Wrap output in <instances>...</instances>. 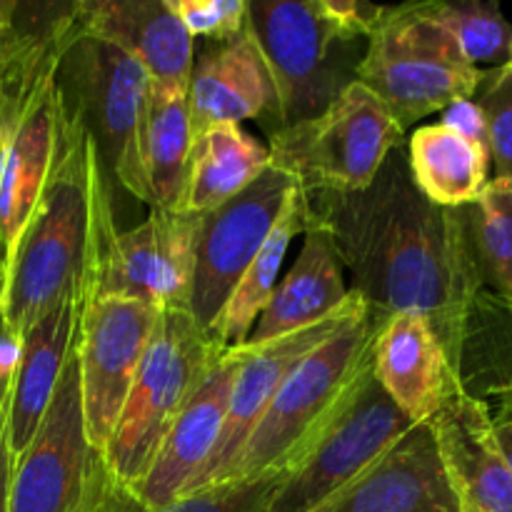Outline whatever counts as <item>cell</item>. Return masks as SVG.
Listing matches in <instances>:
<instances>
[{
  "mask_svg": "<svg viewBox=\"0 0 512 512\" xmlns=\"http://www.w3.org/2000/svg\"><path fill=\"white\" fill-rule=\"evenodd\" d=\"M305 215L333 243L353 288L380 318L418 313L458 370L470 308L483 290L463 210L438 208L408 170L405 148L365 188L303 190Z\"/></svg>",
  "mask_w": 512,
  "mask_h": 512,
  "instance_id": "obj_1",
  "label": "cell"
},
{
  "mask_svg": "<svg viewBox=\"0 0 512 512\" xmlns=\"http://www.w3.org/2000/svg\"><path fill=\"white\" fill-rule=\"evenodd\" d=\"M110 230L113 190L88 133L63 115L53 173L3 263V318L15 338L63 295L80 290L85 298L95 253Z\"/></svg>",
  "mask_w": 512,
  "mask_h": 512,
  "instance_id": "obj_2",
  "label": "cell"
},
{
  "mask_svg": "<svg viewBox=\"0 0 512 512\" xmlns=\"http://www.w3.org/2000/svg\"><path fill=\"white\" fill-rule=\"evenodd\" d=\"M380 315L365 308L343 330L310 350L285 378L273 403L245 440L228 483L285 473L318 430L345 403L360 375L373 363Z\"/></svg>",
  "mask_w": 512,
  "mask_h": 512,
  "instance_id": "obj_3",
  "label": "cell"
},
{
  "mask_svg": "<svg viewBox=\"0 0 512 512\" xmlns=\"http://www.w3.org/2000/svg\"><path fill=\"white\" fill-rule=\"evenodd\" d=\"M225 345L190 310H160L103 463L118 483L133 488L153 463L170 425L215 368Z\"/></svg>",
  "mask_w": 512,
  "mask_h": 512,
  "instance_id": "obj_4",
  "label": "cell"
},
{
  "mask_svg": "<svg viewBox=\"0 0 512 512\" xmlns=\"http://www.w3.org/2000/svg\"><path fill=\"white\" fill-rule=\"evenodd\" d=\"M60 108L88 133L108 188L143 203L138 135L150 75L120 45L83 28L70 38L55 68Z\"/></svg>",
  "mask_w": 512,
  "mask_h": 512,
  "instance_id": "obj_5",
  "label": "cell"
},
{
  "mask_svg": "<svg viewBox=\"0 0 512 512\" xmlns=\"http://www.w3.org/2000/svg\"><path fill=\"white\" fill-rule=\"evenodd\" d=\"M248 28L278 100V128L315 118L358 80L368 40L340 28L323 0L248 3Z\"/></svg>",
  "mask_w": 512,
  "mask_h": 512,
  "instance_id": "obj_6",
  "label": "cell"
},
{
  "mask_svg": "<svg viewBox=\"0 0 512 512\" xmlns=\"http://www.w3.org/2000/svg\"><path fill=\"white\" fill-rule=\"evenodd\" d=\"M483 80L485 70L463 58L455 40L425 15L423 3L383 5L358 68V83L383 100L403 130L470 100Z\"/></svg>",
  "mask_w": 512,
  "mask_h": 512,
  "instance_id": "obj_7",
  "label": "cell"
},
{
  "mask_svg": "<svg viewBox=\"0 0 512 512\" xmlns=\"http://www.w3.org/2000/svg\"><path fill=\"white\" fill-rule=\"evenodd\" d=\"M403 128L383 100L355 80L320 115L275 128L270 160L303 190H360L375 178Z\"/></svg>",
  "mask_w": 512,
  "mask_h": 512,
  "instance_id": "obj_8",
  "label": "cell"
},
{
  "mask_svg": "<svg viewBox=\"0 0 512 512\" xmlns=\"http://www.w3.org/2000/svg\"><path fill=\"white\" fill-rule=\"evenodd\" d=\"M410 428L413 423L385 395L370 363L345 403L285 470L268 512H315L383 458Z\"/></svg>",
  "mask_w": 512,
  "mask_h": 512,
  "instance_id": "obj_9",
  "label": "cell"
},
{
  "mask_svg": "<svg viewBox=\"0 0 512 512\" xmlns=\"http://www.w3.org/2000/svg\"><path fill=\"white\" fill-rule=\"evenodd\" d=\"M160 310L115 295H85L75 358L88 443L103 455L133 388Z\"/></svg>",
  "mask_w": 512,
  "mask_h": 512,
  "instance_id": "obj_10",
  "label": "cell"
},
{
  "mask_svg": "<svg viewBox=\"0 0 512 512\" xmlns=\"http://www.w3.org/2000/svg\"><path fill=\"white\" fill-rule=\"evenodd\" d=\"M203 215L153 208L133 230H110L98 245L85 295L140 300L155 310H188Z\"/></svg>",
  "mask_w": 512,
  "mask_h": 512,
  "instance_id": "obj_11",
  "label": "cell"
},
{
  "mask_svg": "<svg viewBox=\"0 0 512 512\" xmlns=\"http://www.w3.org/2000/svg\"><path fill=\"white\" fill-rule=\"evenodd\" d=\"M98 463L100 453L85 435L73 348L38 433L13 460L8 512H85Z\"/></svg>",
  "mask_w": 512,
  "mask_h": 512,
  "instance_id": "obj_12",
  "label": "cell"
},
{
  "mask_svg": "<svg viewBox=\"0 0 512 512\" xmlns=\"http://www.w3.org/2000/svg\"><path fill=\"white\" fill-rule=\"evenodd\" d=\"M298 188L285 170L270 165L248 190L203 215L188 295V310L200 325L210 328Z\"/></svg>",
  "mask_w": 512,
  "mask_h": 512,
  "instance_id": "obj_13",
  "label": "cell"
},
{
  "mask_svg": "<svg viewBox=\"0 0 512 512\" xmlns=\"http://www.w3.org/2000/svg\"><path fill=\"white\" fill-rule=\"evenodd\" d=\"M365 308H368V303L353 290L350 300L338 310V313L330 315L323 323L313 325V328L285 335V338L273 340V343L268 345H258V348H245V345H240V348L230 350V353L238 358V373H235L223 433H220L218 445H215L213 455H210V460L205 463L203 473L193 480V485L188 488L185 498H193V495L203 493V490L218 488V485L228 483V475L230 470H233L235 460H238L240 450H243L245 440L250 438L255 425L260 423V418H263L265 410H268V405L273 403L275 393H278L280 385L285 383L290 370H293L310 350H315L318 345H323L325 340L333 338L338 330H343L345 325Z\"/></svg>",
  "mask_w": 512,
  "mask_h": 512,
  "instance_id": "obj_14",
  "label": "cell"
},
{
  "mask_svg": "<svg viewBox=\"0 0 512 512\" xmlns=\"http://www.w3.org/2000/svg\"><path fill=\"white\" fill-rule=\"evenodd\" d=\"M63 110L58 85L43 80L30 98L0 123V260L5 263L33 215L55 158Z\"/></svg>",
  "mask_w": 512,
  "mask_h": 512,
  "instance_id": "obj_15",
  "label": "cell"
},
{
  "mask_svg": "<svg viewBox=\"0 0 512 512\" xmlns=\"http://www.w3.org/2000/svg\"><path fill=\"white\" fill-rule=\"evenodd\" d=\"M460 512H512V473L495 440L490 408L453 375L428 420Z\"/></svg>",
  "mask_w": 512,
  "mask_h": 512,
  "instance_id": "obj_16",
  "label": "cell"
},
{
  "mask_svg": "<svg viewBox=\"0 0 512 512\" xmlns=\"http://www.w3.org/2000/svg\"><path fill=\"white\" fill-rule=\"evenodd\" d=\"M235 373L238 358L225 350L170 425L143 478L130 488L140 503L153 510H168L185 498L223 433Z\"/></svg>",
  "mask_w": 512,
  "mask_h": 512,
  "instance_id": "obj_17",
  "label": "cell"
},
{
  "mask_svg": "<svg viewBox=\"0 0 512 512\" xmlns=\"http://www.w3.org/2000/svg\"><path fill=\"white\" fill-rule=\"evenodd\" d=\"M315 512H460V505L423 423Z\"/></svg>",
  "mask_w": 512,
  "mask_h": 512,
  "instance_id": "obj_18",
  "label": "cell"
},
{
  "mask_svg": "<svg viewBox=\"0 0 512 512\" xmlns=\"http://www.w3.org/2000/svg\"><path fill=\"white\" fill-rule=\"evenodd\" d=\"M80 305L83 293L73 290L20 335L18 365L5 403V430L13 460L28 448L48 413L55 388L73 355Z\"/></svg>",
  "mask_w": 512,
  "mask_h": 512,
  "instance_id": "obj_19",
  "label": "cell"
},
{
  "mask_svg": "<svg viewBox=\"0 0 512 512\" xmlns=\"http://www.w3.org/2000/svg\"><path fill=\"white\" fill-rule=\"evenodd\" d=\"M188 108L193 133L218 123L240 125L243 120L278 115L273 78L248 20L235 38L203 45L193 60Z\"/></svg>",
  "mask_w": 512,
  "mask_h": 512,
  "instance_id": "obj_20",
  "label": "cell"
},
{
  "mask_svg": "<svg viewBox=\"0 0 512 512\" xmlns=\"http://www.w3.org/2000/svg\"><path fill=\"white\" fill-rule=\"evenodd\" d=\"M373 375L395 408L413 425H423L438 413L455 373L428 320L395 313L375 330Z\"/></svg>",
  "mask_w": 512,
  "mask_h": 512,
  "instance_id": "obj_21",
  "label": "cell"
},
{
  "mask_svg": "<svg viewBox=\"0 0 512 512\" xmlns=\"http://www.w3.org/2000/svg\"><path fill=\"white\" fill-rule=\"evenodd\" d=\"M80 28L120 45L148 70L150 80L188 88L195 40L168 0H83Z\"/></svg>",
  "mask_w": 512,
  "mask_h": 512,
  "instance_id": "obj_22",
  "label": "cell"
},
{
  "mask_svg": "<svg viewBox=\"0 0 512 512\" xmlns=\"http://www.w3.org/2000/svg\"><path fill=\"white\" fill-rule=\"evenodd\" d=\"M298 260L275 288L273 298L250 330L245 348H258L285 335L323 323L350 300L345 270L333 243L320 228L305 225Z\"/></svg>",
  "mask_w": 512,
  "mask_h": 512,
  "instance_id": "obj_23",
  "label": "cell"
},
{
  "mask_svg": "<svg viewBox=\"0 0 512 512\" xmlns=\"http://www.w3.org/2000/svg\"><path fill=\"white\" fill-rule=\"evenodd\" d=\"M193 138L188 88L150 80L138 135L143 203L150 205V210L178 208L185 188V175H188Z\"/></svg>",
  "mask_w": 512,
  "mask_h": 512,
  "instance_id": "obj_24",
  "label": "cell"
},
{
  "mask_svg": "<svg viewBox=\"0 0 512 512\" xmlns=\"http://www.w3.org/2000/svg\"><path fill=\"white\" fill-rule=\"evenodd\" d=\"M273 165L270 150L235 123H218L193 138L180 213L205 215L248 190Z\"/></svg>",
  "mask_w": 512,
  "mask_h": 512,
  "instance_id": "obj_25",
  "label": "cell"
},
{
  "mask_svg": "<svg viewBox=\"0 0 512 512\" xmlns=\"http://www.w3.org/2000/svg\"><path fill=\"white\" fill-rule=\"evenodd\" d=\"M405 155L415 188L438 208H470L490 183L488 148L448 123L415 130Z\"/></svg>",
  "mask_w": 512,
  "mask_h": 512,
  "instance_id": "obj_26",
  "label": "cell"
},
{
  "mask_svg": "<svg viewBox=\"0 0 512 512\" xmlns=\"http://www.w3.org/2000/svg\"><path fill=\"white\" fill-rule=\"evenodd\" d=\"M305 223H308V215H305V193L303 188H298L293 190L288 203L283 205V213H280L273 233L268 235L263 248L258 250L253 263L245 268L243 278L238 280L230 298L225 300L220 313L210 323L208 330L228 350L240 348L248 340L250 330L255 328L260 313H263L265 305L273 298L275 288H278V275L280 268H283L285 255H288L290 240H293L295 233H303Z\"/></svg>",
  "mask_w": 512,
  "mask_h": 512,
  "instance_id": "obj_27",
  "label": "cell"
},
{
  "mask_svg": "<svg viewBox=\"0 0 512 512\" xmlns=\"http://www.w3.org/2000/svg\"><path fill=\"white\" fill-rule=\"evenodd\" d=\"M285 473H268L260 478L225 483L218 488L185 498L168 510H153L135 498L128 485L118 483L105 468L103 455L90 483L85 512H268L275 490L283 483Z\"/></svg>",
  "mask_w": 512,
  "mask_h": 512,
  "instance_id": "obj_28",
  "label": "cell"
},
{
  "mask_svg": "<svg viewBox=\"0 0 512 512\" xmlns=\"http://www.w3.org/2000/svg\"><path fill=\"white\" fill-rule=\"evenodd\" d=\"M465 220L480 283L512 310V180H490Z\"/></svg>",
  "mask_w": 512,
  "mask_h": 512,
  "instance_id": "obj_29",
  "label": "cell"
},
{
  "mask_svg": "<svg viewBox=\"0 0 512 512\" xmlns=\"http://www.w3.org/2000/svg\"><path fill=\"white\" fill-rule=\"evenodd\" d=\"M425 15L438 23L455 45L463 58L473 68L480 63H490L495 68L508 63L512 25L503 10L493 0H458V3H423Z\"/></svg>",
  "mask_w": 512,
  "mask_h": 512,
  "instance_id": "obj_30",
  "label": "cell"
},
{
  "mask_svg": "<svg viewBox=\"0 0 512 512\" xmlns=\"http://www.w3.org/2000/svg\"><path fill=\"white\" fill-rule=\"evenodd\" d=\"M475 95L488 135L495 180H512V70L508 65L485 70V80Z\"/></svg>",
  "mask_w": 512,
  "mask_h": 512,
  "instance_id": "obj_31",
  "label": "cell"
},
{
  "mask_svg": "<svg viewBox=\"0 0 512 512\" xmlns=\"http://www.w3.org/2000/svg\"><path fill=\"white\" fill-rule=\"evenodd\" d=\"M168 3L190 38H203L205 43L235 38L248 20L245 0H168Z\"/></svg>",
  "mask_w": 512,
  "mask_h": 512,
  "instance_id": "obj_32",
  "label": "cell"
},
{
  "mask_svg": "<svg viewBox=\"0 0 512 512\" xmlns=\"http://www.w3.org/2000/svg\"><path fill=\"white\" fill-rule=\"evenodd\" d=\"M493 393L498 395V405H495V410H490V423H493L495 440H498L505 463L512 473V375L505 378Z\"/></svg>",
  "mask_w": 512,
  "mask_h": 512,
  "instance_id": "obj_33",
  "label": "cell"
},
{
  "mask_svg": "<svg viewBox=\"0 0 512 512\" xmlns=\"http://www.w3.org/2000/svg\"><path fill=\"white\" fill-rule=\"evenodd\" d=\"M20 340L8 330L3 318V260H0V405L8 400L10 380H13L15 365H18Z\"/></svg>",
  "mask_w": 512,
  "mask_h": 512,
  "instance_id": "obj_34",
  "label": "cell"
},
{
  "mask_svg": "<svg viewBox=\"0 0 512 512\" xmlns=\"http://www.w3.org/2000/svg\"><path fill=\"white\" fill-rule=\"evenodd\" d=\"M5 403L0 405V512H8L10 470H13V458H10L8 448V430H5Z\"/></svg>",
  "mask_w": 512,
  "mask_h": 512,
  "instance_id": "obj_35",
  "label": "cell"
},
{
  "mask_svg": "<svg viewBox=\"0 0 512 512\" xmlns=\"http://www.w3.org/2000/svg\"><path fill=\"white\" fill-rule=\"evenodd\" d=\"M505 65H508V68L512 70V40H510V53H508V63H505Z\"/></svg>",
  "mask_w": 512,
  "mask_h": 512,
  "instance_id": "obj_36",
  "label": "cell"
}]
</instances>
